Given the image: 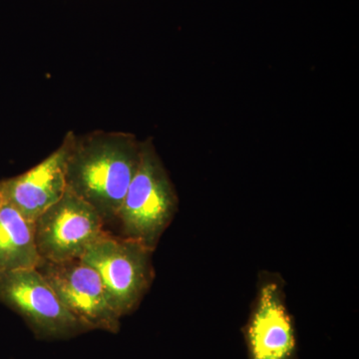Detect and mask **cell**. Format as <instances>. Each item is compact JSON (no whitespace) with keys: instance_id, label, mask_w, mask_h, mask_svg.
Listing matches in <instances>:
<instances>
[{"instance_id":"9","label":"cell","mask_w":359,"mask_h":359,"mask_svg":"<svg viewBox=\"0 0 359 359\" xmlns=\"http://www.w3.org/2000/svg\"><path fill=\"white\" fill-rule=\"evenodd\" d=\"M42 261L35 242L34 224L1 199L0 273L37 269Z\"/></svg>"},{"instance_id":"7","label":"cell","mask_w":359,"mask_h":359,"mask_svg":"<svg viewBox=\"0 0 359 359\" xmlns=\"http://www.w3.org/2000/svg\"><path fill=\"white\" fill-rule=\"evenodd\" d=\"M59 299L85 327L118 334L121 318L110 306L100 276L80 259L42 261L37 268Z\"/></svg>"},{"instance_id":"2","label":"cell","mask_w":359,"mask_h":359,"mask_svg":"<svg viewBox=\"0 0 359 359\" xmlns=\"http://www.w3.org/2000/svg\"><path fill=\"white\" fill-rule=\"evenodd\" d=\"M179 198L152 137L141 141V161L117 219L124 238L155 250L178 211Z\"/></svg>"},{"instance_id":"8","label":"cell","mask_w":359,"mask_h":359,"mask_svg":"<svg viewBox=\"0 0 359 359\" xmlns=\"http://www.w3.org/2000/svg\"><path fill=\"white\" fill-rule=\"evenodd\" d=\"M74 132L65 135L52 154L25 173L0 182V197L13 205L29 223L35 224L66 191V164Z\"/></svg>"},{"instance_id":"5","label":"cell","mask_w":359,"mask_h":359,"mask_svg":"<svg viewBox=\"0 0 359 359\" xmlns=\"http://www.w3.org/2000/svg\"><path fill=\"white\" fill-rule=\"evenodd\" d=\"M104 224L91 205L66 189L60 200L35 222L40 257L51 263L81 259L88 248L107 233Z\"/></svg>"},{"instance_id":"3","label":"cell","mask_w":359,"mask_h":359,"mask_svg":"<svg viewBox=\"0 0 359 359\" xmlns=\"http://www.w3.org/2000/svg\"><path fill=\"white\" fill-rule=\"evenodd\" d=\"M153 252L137 241L106 233L81 257L100 276L108 302L121 318L138 308L154 280Z\"/></svg>"},{"instance_id":"10","label":"cell","mask_w":359,"mask_h":359,"mask_svg":"<svg viewBox=\"0 0 359 359\" xmlns=\"http://www.w3.org/2000/svg\"><path fill=\"white\" fill-rule=\"evenodd\" d=\"M0 203H1V197H0Z\"/></svg>"},{"instance_id":"4","label":"cell","mask_w":359,"mask_h":359,"mask_svg":"<svg viewBox=\"0 0 359 359\" xmlns=\"http://www.w3.org/2000/svg\"><path fill=\"white\" fill-rule=\"evenodd\" d=\"M0 302L39 339H69L88 332L68 311L37 269L0 273Z\"/></svg>"},{"instance_id":"1","label":"cell","mask_w":359,"mask_h":359,"mask_svg":"<svg viewBox=\"0 0 359 359\" xmlns=\"http://www.w3.org/2000/svg\"><path fill=\"white\" fill-rule=\"evenodd\" d=\"M141 161V141L128 132L75 135L66 164V189L103 221L117 218Z\"/></svg>"},{"instance_id":"6","label":"cell","mask_w":359,"mask_h":359,"mask_svg":"<svg viewBox=\"0 0 359 359\" xmlns=\"http://www.w3.org/2000/svg\"><path fill=\"white\" fill-rule=\"evenodd\" d=\"M249 359H297L294 320L285 301V283L264 273L244 327Z\"/></svg>"}]
</instances>
